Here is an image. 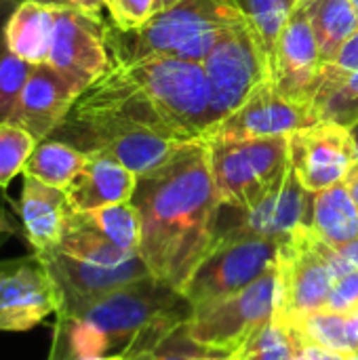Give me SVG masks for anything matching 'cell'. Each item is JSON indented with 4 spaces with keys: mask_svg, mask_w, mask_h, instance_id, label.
Wrapping results in <instances>:
<instances>
[{
    "mask_svg": "<svg viewBox=\"0 0 358 360\" xmlns=\"http://www.w3.org/2000/svg\"><path fill=\"white\" fill-rule=\"evenodd\" d=\"M289 331L298 338L302 348H323L333 354H357L352 352L350 340H348V321L344 314L317 310L300 319L289 327Z\"/></svg>",
    "mask_w": 358,
    "mask_h": 360,
    "instance_id": "cell-26",
    "label": "cell"
},
{
    "mask_svg": "<svg viewBox=\"0 0 358 360\" xmlns=\"http://www.w3.org/2000/svg\"><path fill=\"white\" fill-rule=\"evenodd\" d=\"M249 21L236 0H179L154 13L135 30L106 23V44L112 63H133L146 57H175L203 63L219 38Z\"/></svg>",
    "mask_w": 358,
    "mask_h": 360,
    "instance_id": "cell-4",
    "label": "cell"
},
{
    "mask_svg": "<svg viewBox=\"0 0 358 360\" xmlns=\"http://www.w3.org/2000/svg\"><path fill=\"white\" fill-rule=\"evenodd\" d=\"M236 4L241 6L245 17L257 27V32L268 49L270 63H272V53H274L279 34H281L291 8L283 0H236Z\"/></svg>",
    "mask_w": 358,
    "mask_h": 360,
    "instance_id": "cell-31",
    "label": "cell"
},
{
    "mask_svg": "<svg viewBox=\"0 0 358 360\" xmlns=\"http://www.w3.org/2000/svg\"><path fill=\"white\" fill-rule=\"evenodd\" d=\"M87 217L95 224L99 232H103L116 247L139 253L141 243V219L133 202H116L95 211H89Z\"/></svg>",
    "mask_w": 358,
    "mask_h": 360,
    "instance_id": "cell-28",
    "label": "cell"
},
{
    "mask_svg": "<svg viewBox=\"0 0 358 360\" xmlns=\"http://www.w3.org/2000/svg\"><path fill=\"white\" fill-rule=\"evenodd\" d=\"M310 230L331 247H344L358 238V207L344 181L314 194Z\"/></svg>",
    "mask_w": 358,
    "mask_h": 360,
    "instance_id": "cell-22",
    "label": "cell"
},
{
    "mask_svg": "<svg viewBox=\"0 0 358 360\" xmlns=\"http://www.w3.org/2000/svg\"><path fill=\"white\" fill-rule=\"evenodd\" d=\"M108 15L116 27L135 30L154 15V0H110Z\"/></svg>",
    "mask_w": 358,
    "mask_h": 360,
    "instance_id": "cell-35",
    "label": "cell"
},
{
    "mask_svg": "<svg viewBox=\"0 0 358 360\" xmlns=\"http://www.w3.org/2000/svg\"><path fill=\"white\" fill-rule=\"evenodd\" d=\"M346 321H348V340H350L352 352H358V308L350 314H346Z\"/></svg>",
    "mask_w": 358,
    "mask_h": 360,
    "instance_id": "cell-41",
    "label": "cell"
},
{
    "mask_svg": "<svg viewBox=\"0 0 358 360\" xmlns=\"http://www.w3.org/2000/svg\"><path fill=\"white\" fill-rule=\"evenodd\" d=\"M61 308L59 289L38 253L0 259V333H23Z\"/></svg>",
    "mask_w": 358,
    "mask_h": 360,
    "instance_id": "cell-12",
    "label": "cell"
},
{
    "mask_svg": "<svg viewBox=\"0 0 358 360\" xmlns=\"http://www.w3.org/2000/svg\"><path fill=\"white\" fill-rule=\"evenodd\" d=\"M36 146L38 141L25 129L8 120L0 122V190L8 188L11 181L23 173Z\"/></svg>",
    "mask_w": 358,
    "mask_h": 360,
    "instance_id": "cell-29",
    "label": "cell"
},
{
    "mask_svg": "<svg viewBox=\"0 0 358 360\" xmlns=\"http://www.w3.org/2000/svg\"><path fill=\"white\" fill-rule=\"evenodd\" d=\"M274 293L276 272L272 268L249 287L194 310L192 319L186 323V333L209 352L234 354L272 319Z\"/></svg>",
    "mask_w": 358,
    "mask_h": 360,
    "instance_id": "cell-8",
    "label": "cell"
},
{
    "mask_svg": "<svg viewBox=\"0 0 358 360\" xmlns=\"http://www.w3.org/2000/svg\"><path fill=\"white\" fill-rule=\"evenodd\" d=\"M222 205L249 211L279 188L291 167L289 135L257 139H205Z\"/></svg>",
    "mask_w": 358,
    "mask_h": 360,
    "instance_id": "cell-5",
    "label": "cell"
},
{
    "mask_svg": "<svg viewBox=\"0 0 358 360\" xmlns=\"http://www.w3.org/2000/svg\"><path fill=\"white\" fill-rule=\"evenodd\" d=\"M319 122L321 120L314 114L312 105L285 97L270 78L260 84L236 112L217 122L205 139H257L291 135Z\"/></svg>",
    "mask_w": 358,
    "mask_h": 360,
    "instance_id": "cell-15",
    "label": "cell"
},
{
    "mask_svg": "<svg viewBox=\"0 0 358 360\" xmlns=\"http://www.w3.org/2000/svg\"><path fill=\"white\" fill-rule=\"evenodd\" d=\"M215 124L236 112L251 93L272 78L268 49L251 21L230 27L203 61Z\"/></svg>",
    "mask_w": 358,
    "mask_h": 360,
    "instance_id": "cell-7",
    "label": "cell"
},
{
    "mask_svg": "<svg viewBox=\"0 0 358 360\" xmlns=\"http://www.w3.org/2000/svg\"><path fill=\"white\" fill-rule=\"evenodd\" d=\"M352 4H354V6H357V11H358V0H352Z\"/></svg>",
    "mask_w": 358,
    "mask_h": 360,
    "instance_id": "cell-49",
    "label": "cell"
},
{
    "mask_svg": "<svg viewBox=\"0 0 358 360\" xmlns=\"http://www.w3.org/2000/svg\"><path fill=\"white\" fill-rule=\"evenodd\" d=\"M209 354H215V352H209V350L200 348L198 344H194L188 338L186 325H184L173 335H169L162 344H158L156 348L129 354V356H124V360H200Z\"/></svg>",
    "mask_w": 358,
    "mask_h": 360,
    "instance_id": "cell-33",
    "label": "cell"
},
{
    "mask_svg": "<svg viewBox=\"0 0 358 360\" xmlns=\"http://www.w3.org/2000/svg\"><path fill=\"white\" fill-rule=\"evenodd\" d=\"M74 108L116 116L179 143L205 139L215 127L203 63L175 57L110 63Z\"/></svg>",
    "mask_w": 358,
    "mask_h": 360,
    "instance_id": "cell-2",
    "label": "cell"
},
{
    "mask_svg": "<svg viewBox=\"0 0 358 360\" xmlns=\"http://www.w3.org/2000/svg\"><path fill=\"white\" fill-rule=\"evenodd\" d=\"M302 352L298 338L276 321H268L243 348L245 360H295Z\"/></svg>",
    "mask_w": 358,
    "mask_h": 360,
    "instance_id": "cell-30",
    "label": "cell"
},
{
    "mask_svg": "<svg viewBox=\"0 0 358 360\" xmlns=\"http://www.w3.org/2000/svg\"><path fill=\"white\" fill-rule=\"evenodd\" d=\"M108 2H110V0H108Z\"/></svg>",
    "mask_w": 358,
    "mask_h": 360,
    "instance_id": "cell-50",
    "label": "cell"
},
{
    "mask_svg": "<svg viewBox=\"0 0 358 360\" xmlns=\"http://www.w3.org/2000/svg\"><path fill=\"white\" fill-rule=\"evenodd\" d=\"M80 95L78 84L49 63H38L32 68L8 122L25 129L40 143L53 137Z\"/></svg>",
    "mask_w": 358,
    "mask_h": 360,
    "instance_id": "cell-17",
    "label": "cell"
},
{
    "mask_svg": "<svg viewBox=\"0 0 358 360\" xmlns=\"http://www.w3.org/2000/svg\"><path fill=\"white\" fill-rule=\"evenodd\" d=\"M89 156L80 152L78 148L61 141V139H44L40 141L32 156L27 158V165L23 169V175L34 177L46 186L65 190L76 175L87 165Z\"/></svg>",
    "mask_w": 358,
    "mask_h": 360,
    "instance_id": "cell-25",
    "label": "cell"
},
{
    "mask_svg": "<svg viewBox=\"0 0 358 360\" xmlns=\"http://www.w3.org/2000/svg\"><path fill=\"white\" fill-rule=\"evenodd\" d=\"M312 110L321 122H333L350 129L358 122V70L335 84L314 93Z\"/></svg>",
    "mask_w": 358,
    "mask_h": 360,
    "instance_id": "cell-27",
    "label": "cell"
},
{
    "mask_svg": "<svg viewBox=\"0 0 358 360\" xmlns=\"http://www.w3.org/2000/svg\"><path fill=\"white\" fill-rule=\"evenodd\" d=\"M348 131H350V135H352V141H354V148H357V165H358V122L357 124H352Z\"/></svg>",
    "mask_w": 358,
    "mask_h": 360,
    "instance_id": "cell-44",
    "label": "cell"
},
{
    "mask_svg": "<svg viewBox=\"0 0 358 360\" xmlns=\"http://www.w3.org/2000/svg\"><path fill=\"white\" fill-rule=\"evenodd\" d=\"M335 249H340V253H342L344 262L348 264V268H350L352 272L358 270V238L350 240V243H348V245H344V247H335Z\"/></svg>",
    "mask_w": 358,
    "mask_h": 360,
    "instance_id": "cell-39",
    "label": "cell"
},
{
    "mask_svg": "<svg viewBox=\"0 0 358 360\" xmlns=\"http://www.w3.org/2000/svg\"><path fill=\"white\" fill-rule=\"evenodd\" d=\"M358 308V270L344 274L335 281L333 291L329 295V302L325 306L327 312L335 314H350Z\"/></svg>",
    "mask_w": 358,
    "mask_h": 360,
    "instance_id": "cell-36",
    "label": "cell"
},
{
    "mask_svg": "<svg viewBox=\"0 0 358 360\" xmlns=\"http://www.w3.org/2000/svg\"><path fill=\"white\" fill-rule=\"evenodd\" d=\"M131 202L141 219L139 257L156 281L184 291L217 245L222 200L207 141L184 143L165 165L139 175Z\"/></svg>",
    "mask_w": 358,
    "mask_h": 360,
    "instance_id": "cell-1",
    "label": "cell"
},
{
    "mask_svg": "<svg viewBox=\"0 0 358 360\" xmlns=\"http://www.w3.org/2000/svg\"><path fill=\"white\" fill-rule=\"evenodd\" d=\"M302 356L306 360H344L342 354H333V352H327L323 348H302Z\"/></svg>",
    "mask_w": 358,
    "mask_h": 360,
    "instance_id": "cell-40",
    "label": "cell"
},
{
    "mask_svg": "<svg viewBox=\"0 0 358 360\" xmlns=\"http://www.w3.org/2000/svg\"><path fill=\"white\" fill-rule=\"evenodd\" d=\"M344 184L348 186V192H350L352 200L357 202L358 207V165H354V167L350 169V173H348V177H346Z\"/></svg>",
    "mask_w": 358,
    "mask_h": 360,
    "instance_id": "cell-42",
    "label": "cell"
},
{
    "mask_svg": "<svg viewBox=\"0 0 358 360\" xmlns=\"http://www.w3.org/2000/svg\"><path fill=\"white\" fill-rule=\"evenodd\" d=\"M55 11L57 8L53 6L23 0L4 27L2 40L8 51L32 65L46 63L55 27Z\"/></svg>",
    "mask_w": 358,
    "mask_h": 360,
    "instance_id": "cell-21",
    "label": "cell"
},
{
    "mask_svg": "<svg viewBox=\"0 0 358 360\" xmlns=\"http://www.w3.org/2000/svg\"><path fill=\"white\" fill-rule=\"evenodd\" d=\"M8 236H23L21 224H19V219H13V215L0 205V245H2Z\"/></svg>",
    "mask_w": 358,
    "mask_h": 360,
    "instance_id": "cell-38",
    "label": "cell"
},
{
    "mask_svg": "<svg viewBox=\"0 0 358 360\" xmlns=\"http://www.w3.org/2000/svg\"><path fill=\"white\" fill-rule=\"evenodd\" d=\"M137 175L108 156H89L82 171L65 188L70 207L89 213L108 205L129 202L135 192Z\"/></svg>",
    "mask_w": 358,
    "mask_h": 360,
    "instance_id": "cell-20",
    "label": "cell"
},
{
    "mask_svg": "<svg viewBox=\"0 0 358 360\" xmlns=\"http://www.w3.org/2000/svg\"><path fill=\"white\" fill-rule=\"evenodd\" d=\"M11 207L15 209V215L21 224L25 243L38 255L57 249L74 211L65 190L46 186L27 175H23L21 194L11 202Z\"/></svg>",
    "mask_w": 358,
    "mask_h": 360,
    "instance_id": "cell-19",
    "label": "cell"
},
{
    "mask_svg": "<svg viewBox=\"0 0 358 360\" xmlns=\"http://www.w3.org/2000/svg\"><path fill=\"white\" fill-rule=\"evenodd\" d=\"M276 293L272 321L291 327L310 312L325 310L335 285L329 264L312 247L308 228L298 230L279 245L276 253Z\"/></svg>",
    "mask_w": 358,
    "mask_h": 360,
    "instance_id": "cell-10",
    "label": "cell"
},
{
    "mask_svg": "<svg viewBox=\"0 0 358 360\" xmlns=\"http://www.w3.org/2000/svg\"><path fill=\"white\" fill-rule=\"evenodd\" d=\"M358 70V30L335 51V55L327 61L321 63L319 80H317V91L329 84L340 82L342 78L350 76ZM314 91V93H317ZM314 99V97H312Z\"/></svg>",
    "mask_w": 358,
    "mask_h": 360,
    "instance_id": "cell-34",
    "label": "cell"
},
{
    "mask_svg": "<svg viewBox=\"0 0 358 360\" xmlns=\"http://www.w3.org/2000/svg\"><path fill=\"white\" fill-rule=\"evenodd\" d=\"M283 2H285V4H287V6H289L291 11H293V8H295V6H298V4H300L302 0H283Z\"/></svg>",
    "mask_w": 358,
    "mask_h": 360,
    "instance_id": "cell-46",
    "label": "cell"
},
{
    "mask_svg": "<svg viewBox=\"0 0 358 360\" xmlns=\"http://www.w3.org/2000/svg\"><path fill=\"white\" fill-rule=\"evenodd\" d=\"M321 63L317 36L298 4L289 13L272 53V82L285 97L312 105Z\"/></svg>",
    "mask_w": 358,
    "mask_h": 360,
    "instance_id": "cell-16",
    "label": "cell"
},
{
    "mask_svg": "<svg viewBox=\"0 0 358 360\" xmlns=\"http://www.w3.org/2000/svg\"><path fill=\"white\" fill-rule=\"evenodd\" d=\"M106 23L101 17L74 8H57L46 63L82 91L89 89L112 63L106 44Z\"/></svg>",
    "mask_w": 358,
    "mask_h": 360,
    "instance_id": "cell-13",
    "label": "cell"
},
{
    "mask_svg": "<svg viewBox=\"0 0 358 360\" xmlns=\"http://www.w3.org/2000/svg\"><path fill=\"white\" fill-rule=\"evenodd\" d=\"M312 205L314 192L306 190L293 167H289L283 184L274 188L257 207L249 211H238L222 205L217 240L234 236H255L281 245L289 240L298 230L310 228Z\"/></svg>",
    "mask_w": 358,
    "mask_h": 360,
    "instance_id": "cell-11",
    "label": "cell"
},
{
    "mask_svg": "<svg viewBox=\"0 0 358 360\" xmlns=\"http://www.w3.org/2000/svg\"><path fill=\"white\" fill-rule=\"evenodd\" d=\"M53 139H61L87 156L114 158L137 177L165 165L184 146L116 116L78 108L70 110Z\"/></svg>",
    "mask_w": 358,
    "mask_h": 360,
    "instance_id": "cell-6",
    "label": "cell"
},
{
    "mask_svg": "<svg viewBox=\"0 0 358 360\" xmlns=\"http://www.w3.org/2000/svg\"><path fill=\"white\" fill-rule=\"evenodd\" d=\"M179 0H154V13H160V11H167L171 8L173 4H177Z\"/></svg>",
    "mask_w": 358,
    "mask_h": 360,
    "instance_id": "cell-43",
    "label": "cell"
},
{
    "mask_svg": "<svg viewBox=\"0 0 358 360\" xmlns=\"http://www.w3.org/2000/svg\"><path fill=\"white\" fill-rule=\"evenodd\" d=\"M300 6L312 25L323 61L331 59L358 30V11L352 0H302Z\"/></svg>",
    "mask_w": 358,
    "mask_h": 360,
    "instance_id": "cell-24",
    "label": "cell"
},
{
    "mask_svg": "<svg viewBox=\"0 0 358 360\" xmlns=\"http://www.w3.org/2000/svg\"><path fill=\"white\" fill-rule=\"evenodd\" d=\"M194 314L181 291L152 274L80 308L57 312L49 360L129 356L156 348Z\"/></svg>",
    "mask_w": 358,
    "mask_h": 360,
    "instance_id": "cell-3",
    "label": "cell"
},
{
    "mask_svg": "<svg viewBox=\"0 0 358 360\" xmlns=\"http://www.w3.org/2000/svg\"><path fill=\"white\" fill-rule=\"evenodd\" d=\"M55 251L89 262V264L108 266V268L127 264L129 259L139 255V253H129L116 247L103 232L95 228V224L87 217V213H78V211H72L65 232Z\"/></svg>",
    "mask_w": 358,
    "mask_h": 360,
    "instance_id": "cell-23",
    "label": "cell"
},
{
    "mask_svg": "<svg viewBox=\"0 0 358 360\" xmlns=\"http://www.w3.org/2000/svg\"><path fill=\"white\" fill-rule=\"evenodd\" d=\"M32 68V63L17 57L13 51H8L4 40H0V122L11 118Z\"/></svg>",
    "mask_w": 358,
    "mask_h": 360,
    "instance_id": "cell-32",
    "label": "cell"
},
{
    "mask_svg": "<svg viewBox=\"0 0 358 360\" xmlns=\"http://www.w3.org/2000/svg\"><path fill=\"white\" fill-rule=\"evenodd\" d=\"M34 2L53 6V8H74L93 17H101L103 11H108V0H34Z\"/></svg>",
    "mask_w": 358,
    "mask_h": 360,
    "instance_id": "cell-37",
    "label": "cell"
},
{
    "mask_svg": "<svg viewBox=\"0 0 358 360\" xmlns=\"http://www.w3.org/2000/svg\"><path fill=\"white\" fill-rule=\"evenodd\" d=\"M82 360H124V356H97V359H82Z\"/></svg>",
    "mask_w": 358,
    "mask_h": 360,
    "instance_id": "cell-45",
    "label": "cell"
},
{
    "mask_svg": "<svg viewBox=\"0 0 358 360\" xmlns=\"http://www.w3.org/2000/svg\"><path fill=\"white\" fill-rule=\"evenodd\" d=\"M289 162L302 186L317 194L346 181L357 165V148L346 127L319 122L289 135Z\"/></svg>",
    "mask_w": 358,
    "mask_h": 360,
    "instance_id": "cell-14",
    "label": "cell"
},
{
    "mask_svg": "<svg viewBox=\"0 0 358 360\" xmlns=\"http://www.w3.org/2000/svg\"><path fill=\"white\" fill-rule=\"evenodd\" d=\"M42 259L46 262L49 272L59 289V295H61L59 312L80 308L106 293H112V291L150 274L146 262L139 255H135L127 264H120L114 268L89 264V262L70 257L59 251L44 253Z\"/></svg>",
    "mask_w": 358,
    "mask_h": 360,
    "instance_id": "cell-18",
    "label": "cell"
},
{
    "mask_svg": "<svg viewBox=\"0 0 358 360\" xmlns=\"http://www.w3.org/2000/svg\"><path fill=\"white\" fill-rule=\"evenodd\" d=\"M295 360H306V359H304V356H302V352H300V354L295 356Z\"/></svg>",
    "mask_w": 358,
    "mask_h": 360,
    "instance_id": "cell-48",
    "label": "cell"
},
{
    "mask_svg": "<svg viewBox=\"0 0 358 360\" xmlns=\"http://www.w3.org/2000/svg\"><path fill=\"white\" fill-rule=\"evenodd\" d=\"M279 243L255 236L219 238L184 287L194 310L215 304L264 276L276 266Z\"/></svg>",
    "mask_w": 358,
    "mask_h": 360,
    "instance_id": "cell-9",
    "label": "cell"
},
{
    "mask_svg": "<svg viewBox=\"0 0 358 360\" xmlns=\"http://www.w3.org/2000/svg\"><path fill=\"white\" fill-rule=\"evenodd\" d=\"M344 360H358V352L357 354H348V356H344Z\"/></svg>",
    "mask_w": 358,
    "mask_h": 360,
    "instance_id": "cell-47",
    "label": "cell"
}]
</instances>
